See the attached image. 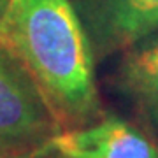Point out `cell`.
<instances>
[{
	"instance_id": "4",
	"label": "cell",
	"mask_w": 158,
	"mask_h": 158,
	"mask_svg": "<svg viewBox=\"0 0 158 158\" xmlns=\"http://www.w3.org/2000/svg\"><path fill=\"white\" fill-rule=\"evenodd\" d=\"M88 18L106 49L132 46L158 30V0H90Z\"/></svg>"
},
{
	"instance_id": "3",
	"label": "cell",
	"mask_w": 158,
	"mask_h": 158,
	"mask_svg": "<svg viewBox=\"0 0 158 158\" xmlns=\"http://www.w3.org/2000/svg\"><path fill=\"white\" fill-rule=\"evenodd\" d=\"M65 158H158V148L119 118H104L48 139Z\"/></svg>"
},
{
	"instance_id": "5",
	"label": "cell",
	"mask_w": 158,
	"mask_h": 158,
	"mask_svg": "<svg viewBox=\"0 0 158 158\" xmlns=\"http://www.w3.org/2000/svg\"><path fill=\"white\" fill-rule=\"evenodd\" d=\"M118 85L142 107L158 100V30L128 46L118 70Z\"/></svg>"
},
{
	"instance_id": "8",
	"label": "cell",
	"mask_w": 158,
	"mask_h": 158,
	"mask_svg": "<svg viewBox=\"0 0 158 158\" xmlns=\"http://www.w3.org/2000/svg\"><path fill=\"white\" fill-rule=\"evenodd\" d=\"M144 111L148 113L149 121H151V125H153V128L156 130V134H158V100H155V102H151L149 106H146Z\"/></svg>"
},
{
	"instance_id": "7",
	"label": "cell",
	"mask_w": 158,
	"mask_h": 158,
	"mask_svg": "<svg viewBox=\"0 0 158 158\" xmlns=\"http://www.w3.org/2000/svg\"><path fill=\"white\" fill-rule=\"evenodd\" d=\"M9 6L11 0H0V44H6V21H7V14H9Z\"/></svg>"
},
{
	"instance_id": "1",
	"label": "cell",
	"mask_w": 158,
	"mask_h": 158,
	"mask_svg": "<svg viewBox=\"0 0 158 158\" xmlns=\"http://www.w3.org/2000/svg\"><path fill=\"white\" fill-rule=\"evenodd\" d=\"M6 44L32 76L60 130L98 116L90 40L70 0H11Z\"/></svg>"
},
{
	"instance_id": "9",
	"label": "cell",
	"mask_w": 158,
	"mask_h": 158,
	"mask_svg": "<svg viewBox=\"0 0 158 158\" xmlns=\"http://www.w3.org/2000/svg\"><path fill=\"white\" fill-rule=\"evenodd\" d=\"M16 153H19V151H12V149H9L6 146H0V158H12Z\"/></svg>"
},
{
	"instance_id": "2",
	"label": "cell",
	"mask_w": 158,
	"mask_h": 158,
	"mask_svg": "<svg viewBox=\"0 0 158 158\" xmlns=\"http://www.w3.org/2000/svg\"><path fill=\"white\" fill-rule=\"evenodd\" d=\"M60 127L23 62L0 44V146L23 151L48 141Z\"/></svg>"
},
{
	"instance_id": "6",
	"label": "cell",
	"mask_w": 158,
	"mask_h": 158,
	"mask_svg": "<svg viewBox=\"0 0 158 158\" xmlns=\"http://www.w3.org/2000/svg\"><path fill=\"white\" fill-rule=\"evenodd\" d=\"M12 158H65V156L58 149L51 146L49 141H44L37 144V146H32L28 149H23V151L16 153Z\"/></svg>"
}]
</instances>
